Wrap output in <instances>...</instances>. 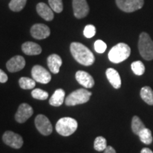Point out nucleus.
<instances>
[{
    "label": "nucleus",
    "mask_w": 153,
    "mask_h": 153,
    "mask_svg": "<svg viewBox=\"0 0 153 153\" xmlns=\"http://www.w3.org/2000/svg\"><path fill=\"white\" fill-rule=\"evenodd\" d=\"M70 52L76 62L85 66H90L95 61L93 53L85 45L78 42L71 43Z\"/></svg>",
    "instance_id": "nucleus-1"
},
{
    "label": "nucleus",
    "mask_w": 153,
    "mask_h": 153,
    "mask_svg": "<svg viewBox=\"0 0 153 153\" xmlns=\"http://www.w3.org/2000/svg\"><path fill=\"white\" fill-rule=\"evenodd\" d=\"M131 48L123 43H118L110 50L108 59L111 62L120 63L128 58L131 55Z\"/></svg>",
    "instance_id": "nucleus-2"
},
{
    "label": "nucleus",
    "mask_w": 153,
    "mask_h": 153,
    "mask_svg": "<svg viewBox=\"0 0 153 153\" xmlns=\"http://www.w3.org/2000/svg\"><path fill=\"white\" fill-rule=\"evenodd\" d=\"M138 50L145 60H153V41L148 33L143 32L139 36Z\"/></svg>",
    "instance_id": "nucleus-3"
},
{
    "label": "nucleus",
    "mask_w": 153,
    "mask_h": 153,
    "mask_svg": "<svg viewBox=\"0 0 153 153\" xmlns=\"http://www.w3.org/2000/svg\"><path fill=\"white\" fill-rule=\"evenodd\" d=\"M78 123L74 118L64 117L58 120L55 129L57 133L62 136H70L76 131Z\"/></svg>",
    "instance_id": "nucleus-4"
},
{
    "label": "nucleus",
    "mask_w": 153,
    "mask_h": 153,
    "mask_svg": "<svg viewBox=\"0 0 153 153\" xmlns=\"http://www.w3.org/2000/svg\"><path fill=\"white\" fill-rule=\"evenodd\" d=\"M91 96V91L85 89H79L72 91L65 99V104L67 106H76L82 104L89 101Z\"/></svg>",
    "instance_id": "nucleus-5"
},
{
    "label": "nucleus",
    "mask_w": 153,
    "mask_h": 153,
    "mask_svg": "<svg viewBox=\"0 0 153 153\" xmlns=\"http://www.w3.org/2000/svg\"><path fill=\"white\" fill-rule=\"evenodd\" d=\"M116 5L124 12L131 13L143 7L144 0H116Z\"/></svg>",
    "instance_id": "nucleus-6"
},
{
    "label": "nucleus",
    "mask_w": 153,
    "mask_h": 153,
    "mask_svg": "<svg viewBox=\"0 0 153 153\" xmlns=\"http://www.w3.org/2000/svg\"><path fill=\"white\" fill-rule=\"evenodd\" d=\"M35 125L38 131L43 135H49L53 132V126L48 118L43 114H39L35 118Z\"/></svg>",
    "instance_id": "nucleus-7"
},
{
    "label": "nucleus",
    "mask_w": 153,
    "mask_h": 153,
    "mask_svg": "<svg viewBox=\"0 0 153 153\" xmlns=\"http://www.w3.org/2000/svg\"><path fill=\"white\" fill-rule=\"evenodd\" d=\"M2 140L6 145L14 149L21 148L24 143V140L21 135L10 131H6L4 133Z\"/></svg>",
    "instance_id": "nucleus-8"
},
{
    "label": "nucleus",
    "mask_w": 153,
    "mask_h": 153,
    "mask_svg": "<svg viewBox=\"0 0 153 153\" xmlns=\"http://www.w3.org/2000/svg\"><path fill=\"white\" fill-rule=\"evenodd\" d=\"M31 75L36 82L42 84H48L51 80L50 72L41 65H35L32 68Z\"/></svg>",
    "instance_id": "nucleus-9"
},
{
    "label": "nucleus",
    "mask_w": 153,
    "mask_h": 153,
    "mask_svg": "<svg viewBox=\"0 0 153 153\" xmlns=\"http://www.w3.org/2000/svg\"><path fill=\"white\" fill-rule=\"evenodd\" d=\"M74 15L76 19H83L89 12V5L86 0H72Z\"/></svg>",
    "instance_id": "nucleus-10"
},
{
    "label": "nucleus",
    "mask_w": 153,
    "mask_h": 153,
    "mask_svg": "<svg viewBox=\"0 0 153 153\" xmlns=\"http://www.w3.org/2000/svg\"><path fill=\"white\" fill-rule=\"evenodd\" d=\"M33 114V108L26 103H23L19 106L15 114V119L18 123H23L26 122Z\"/></svg>",
    "instance_id": "nucleus-11"
},
{
    "label": "nucleus",
    "mask_w": 153,
    "mask_h": 153,
    "mask_svg": "<svg viewBox=\"0 0 153 153\" xmlns=\"http://www.w3.org/2000/svg\"><path fill=\"white\" fill-rule=\"evenodd\" d=\"M30 34L38 40L45 39L51 34V30L46 25L43 24H34L30 28Z\"/></svg>",
    "instance_id": "nucleus-12"
},
{
    "label": "nucleus",
    "mask_w": 153,
    "mask_h": 153,
    "mask_svg": "<svg viewBox=\"0 0 153 153\" xmlns=\"http://www.w3.org/2000/svg\"><path fill=\"white\" fill-rule=\"evenodd\" d=\"M26 65V61L24 57L16 55L11 57L7 62V68L10 72H16L22 70Z\"/></svg>",
    "instance_id": "nucleus-13"
},
{
    "label": "nucleus",
    "mask_w": 153,
    "mask_h": 153,
    "mask_svg": "<svg viewBox=\"0 0 153 153\" xmlns=\"http://www.w3.org/2000/svg\"><path fill=\"white\" fill-rule=\"evenodd\" d=\"M75 78L80 85L85 88H91L94 85V80L88 72L85 71H77L76 72Z\"/></svg>",
    "instance_id": "nucleus-14"
},
{
    "label": "nucleus",
    "mask_w": 153,
    "mask_h": 153,
    "mask_svg": "<svg viewBox=\"0 0 153 153\" xmlns=\"http://www.w3.org/2000/svg\"><path fill=\"white\" fill-rule=\"evenodd\" d=\"M36 11H37L38 14L40 16L45 19V21H48V22L52 21L54 18V14H53V9L51 8L50 6H48L45 3H38L36 6Z\"/></svg>",
    "instance_id": "nucleus-15"
},
{
    "label": "nucleus",
    "mask_w": 153,
    "mask_h": 153,
    "mask_svg": "<svg viewBox=\"0 0 153 153\" xmlns=\"http://www.w3.org/2000/svg\"><path fill=\"white\" fill-rule=\"evenodd\" d=\"M48 66L53 74H57L60 71V68L62 65V59L57 54H52L47 59Z\"/></svg>",
    "instance_id": "nucleus-16"
},
{
    "label": "nucleus",
    "mask_w": 153,
    "mask_h": 153,
    "mask_svg": "<svg viewBox=\"0 0 153 153\" xmlns=\"http://www.w3.org/2000/svg\"><path fill=\"white\" fill-rule=\"evenodd\" d=\"M106 77L110 84L115 89H119L121 87V79L120 74L114 68H108L106 72Z\"/></svg>",
    "instance_id": "nucleus-17"
},
{
    "label": "nucleus",
    "mask_w": 153,
    "mask_h": 153,
    "mask_svg": "<svg viewBox=\"0 0 153 153\" xmlns=\"http://www.w3.org/2000/svg\"><path fill=\"white\" fill-rule=\"evenodd\" d=\"M22 49L23 52L28 55H37L42 52L41 47L33 42H26L22 45Z\"/></svg>",
    "instance_id": "nucleus-18"
},
{
    "label": "nucleus",
    "mask_w": 153,
    "mask_h": 153,
    "mask_svg": "<svg viewBox=\"0 0 153 153\" xmlns=\"http://www.w3.org/2000/svg\"><path fill=\"white\" fill-rule=\"evenodd\" d=\"M65 97V92L62 89L55 91L49 100V104L53 106H60L63 104Z\"/></svg>",
    "instance_id": "nucleus-19"
},
{
    "label": "nucleus",
    "mask_w": 153,
    "mask_h": 153,
    "mask_svg": "<svg viewBox=\"0 0 153 153\" xmlns=\"http://www.w3.org/2000/svg\"><path fill=\"white\" fill-rule=\"evenodd\" d=\"M140 97L145 103L153 106V90L148 86H145L140 90Z\"/></svg>",
    "instance_id": "nucleus-20"
},
{
    "label": "nucleus",
    "mask_w": 153,
    "mask_h": 153,
    "mask_svg": "<svg viewBox=\"0 0 153 153\" xmlns=\"http://www.w3.org/2000/svg\"><path fill=\"white\" fill-rule=\"evenodd\" d=\"M131 128L133 133H135V135H138L140 132L142 131L143 129L145 128V126L144 125V123H143V121L138 116H133V119H132Z\"/></svg>",
    "instance_id": "nucleus-21"
},
{
    "label": "nucleus",
    "mask_w": 153,
    "mask_h": 153,
    "mask_svg": "<svg viewBox=\"0 0 153 153\" xmlns=\"http://www.w3.org/2000/svg\"><path fill=\"white\" fill-rule=\"evenodd\" d=\"M138 136L141 142H143L144 144L150 145L152 143L153 138L152 135V132L150 129L145 128L142 131L140 132L138 134Z\"/></svg>",
    "instance_id": "nucleus-22"
},
{
    "label": "nucleus",
    "mask_w": 153,
    "mask_h": 153,
    "mask_svg": "<svg viewBox=\"0 0 153 153\" xmlns=\"http://www.w3.org/2000/svg\"><path fill=\"white\" fill-rule=\"evenodd\" d=\"M26 1L27 0H11L9 4V9L11 11H16V12L22 11L24 8Z\"/></svg>",
    "instance_id": "nucleus-23"
},
{
    "label": "nucleus",
    "mask_w": 153,
    "mask_h": 153,
    "mask_svg": "<svg viewBox=\"0 0 153 153\" xmlns=\"http://www.w3.org/2000/svg\"><path fill=\"white\" fill-rule=\"evenodd\" d=\"M19 82L21 88L24 89H31L36 86L35 80L28 77H25V76L20 78Z\"/></svg>",
    "instance_id": "nucleus-24"
},
{
    "label": "nucleus",
    "mask_w": 153,
    "mask_h": 153,
    "mask_svg": "<svg viewBox=\"0 0 153 153\" xmlns=\"http://www.w3.org/2000/svg\"><path fill=\"white\" fill-rule=\"evenodd\" d=\"M131 69L133 70V73L138 76L143 75L145 71V67L144 64L141 61L139 60L132 62Z\"/></svg>",
    "instance_id": "nucleus-25"
},
{
    "label": "nucleus",
    "mask_w": 153,
    "mask_h": 153,
    "mask_svg": "<svg viewBox=\"0 0 153 153\" xmlns=\"http://www.w3.org/2000/svg\"><path fill=\"white\" fill-rule=\"evenodd\" d=\"M107 147L106 140L102 136H99L96 137L94 143V148L97 151L101 152V151H104Z\"/></svg>",
    "instance_id": "nucleus-26"
},
{
    "label": "nucleus",
    "mask_w": 153,
    "mask_h": 153,
    "mask_svg": "<svg viewBox=\"0 0 153 153\" xmlns=\"http://www.w3.org/2000/svg\"><path fill=\"white\" fill-rule=\"evenodd\" d=\"M49 5L53 11L61 13L63 10L62 0H48Z\"/></svg>",
    "instance_id": "nucleus-27"
},
{
    "label": "nucleus",
    "mask_w": 153,
    "mask_h": 153,
    "mask_svg": "<svg viewBox=\"0 0 153 153\" xmlns=\"http://www.w3.org/2000/svg\"><path fill=\"white\" fill-rule=\"evenodd\" d=\"M32 97L38 100H45L48 98V93L41 89H35L31 92Z\"/></svg>",
    "instance_id": "nucleus-28"
},
{
    "label": "nucleus",
    "mask_w": 153,
    "mask_h": 153,
    "mask_svg": "<svg viewBox=\"0 0 153 153\" xmlns=\"http://www.w3.org/2000/svg\"><path fill=\"white\" fill-rule=\"evenodd\" d=\"M96 34V28L93 25H87L84 29V36L87 38H91L94 37Z\"/></svg>",
    "instance_id": "nucleus-29"
},
{
    "label": "nucleus",
    "mask_w": 153,
    "mask_h": 153,
    "mask_svg": "<svg viewBox=\"0 0 153 153\" xmlns=\"http://www.w3.org/2000/svg\"><path fill=\"white\" fill-rule=\"evenodd\" d=\"M107 48L106 44L101 40H97L94 43V50L98 53H104Z\"/></svg>",
    "instance_id": "nucleus-30"
},
{
    "label": "nucleus",
    "mask_w": 153,
    "mask_h": 153,
    "mask_svg": "<svg viewBox=\"0 0 153 153\" xmlns=\"http://www.w3.org/2000/svg\"><path fill=\"white\" fill-rule=\"evenodd\" d=\"M8 80V76L3 70L0 69V82L1 83H5Z\"/></svg>",
    "instance_id": "nucleus-31"
},
{
    "label": "nucleus",
    "mask_w": 153,
    "mask_h": 153,
    "mask_svg": "<svg viewBox=\"0 0 153 153\" xmlns=\"http://www.w3.org/2000/svg\"><path fill=\"white\" fill-rule=\"evenodd\" d=\"M104 153H116V150L111 146H107L106 148L104 150Z\"/></svg>",
    "instance_id": "nucleus-32"
},
{
    "label": "nucleus",
    "mask_w": 153,
    "mask_h": 153,
    "mask_svg": "<svg viewBox=\"0 0 153 153\" xmlns=\"http://www.w3.org/2000/svg\"><path fill=\"white\" fill-rule=\"evenodd\" d=\"M140 153H153V152L150 150V148H144L142 149V150H141Z\"/></svg>",
    "instance_id": "nucleus-33"
}]
</instances>
